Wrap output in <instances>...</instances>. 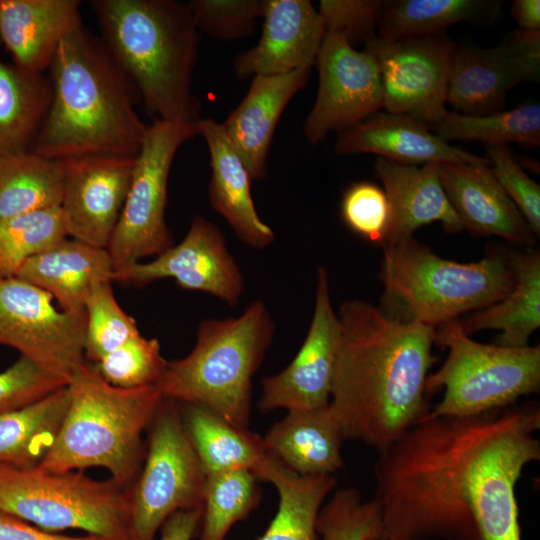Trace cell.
I'll return each instance as SVG.
<instances>
[{"label": "cell", "mask_w": 540, "mask_h": 540, "mask_svg": "<svg viewBox=\"0 0 540 540\" xmlns=\"http://www.w3.org/2000/svg\"><path fill=\"white\" fill-rule=\"evenodd\" d=\"M511 14L521 30L540 31L539 0H515Z\"/></svg>", "instance_id": "cell-48"}, {"label": "cell", "mask_w": 540, "mask_h": 540, "mask_svg": "<svg viewBox=\"0 0 540 540\" xmlns=\"http://www.w3.org/2000/svg\"><path fill=\"white\" fill-rule=\"evenodd\" d=\"M382 248L380 307L403 321L440 326L500 301L515 284L509 258L499 253L458 263L414 238Z\"/></svg>", "instance_id": "cell-7"}, {"label": "cell", "mask_w": 540, "mask_h": 540, "mask_svg": "<svg viewBox=\"0 0 540 540\" xmlns=\"http://www.w3.org/2000/svg\"><path fill=\"white\" fill-rule=\"evenodd\" d=\"M385 1L321 0L319 14L325 32L340 33L353 46L374 37Z\"/></svg>", "instance_id": "cell-45"}, {"label": "cell", "mask_w": 540, "mask_h": 540, "mask_svg": "<svg viewBox=\"0 0 540 540\" xmlns=\"http://www.w3.org/2000/svg\"><path fill=\"white\" fill-rule=\"evenodd\" d=\"M172 278L186 290L211 294L229 306L239 303L244 278L229 253L224 235L208 219L195 215L184 239L149 262H138L113 272L112 281L143 286Z\"/></svg>", "instance_id": "cell-16"}, {"label": "cell", "mask_w": 540, "mask_h": 540, "mask_svg": "<svg viewBox=\"0 0 540 540\" xmlns=\"http://www.w3.org/2000/svg\"><path fill=\"white\" fill-rule=\"evenodd\" d=\"M274 329L260 300L237 317L203 320L192 351L168 362L155 385L166 399L204 407L231 425L247 429L252 378Z\"/></svg>", "instance_id": "cell-6"}, {"label": "cell", "mask_w": 540, "mask_h": 540, "mask_svg": "<svg viewBox=\"0 0 540 540\" xmlns=\"http://www.w3.org/2000/svg\"><path fill=\"white\" fill-rule=\"evenodd\" d=\"M68 237L61 207L0 219V277L15 276L28 259Z\"/></svg>", "instance_id": "cell-36"}, {"label": "cell", "mask_w": 540, "mask_h": 540, "mask_svg": "<svg viewBox=\"0 0 540 540\" xmlns=\"http://www.w3.org/2000/svg\"><path fill=\"white\" fill-rule=\"evenodd\" d=\"M168 365L156 338L141 334L95 363L97 373L119 388L155 385Z\"/></svg>", "instance_id": "cell-40"}, {"label": "cell", "mask_w": 540, "mask_h": 540, "mask_svg": "<svg viewBox=\"0 0 540 540\" xmlns=\"http://www.w3.org/2000/svg\"><path fill=\"white\" fill-rule=\"evenodd\" d=\"M263 440L271 456L302 476L333 475L344 463L342 429L329 405L288 411Z\"/></svg>", "instance_id": "cell-26"}, {"label": "cell", "mask_w": 540, "mask_h": 540, "mask_svg": "<svg viewBox=\"0 0 540 540\" xmlns=\"http://www.w3.org/2000/svg\"><path fill=\"white\" fill-rule=\"evenodd\" d=\"M68 401L66 385L26 407L0 414V465L38 466L56 440Z\"/></svg>", "instance_id": "cell-33"}, {"label": "cell", "mask_w": 540, "mask_h": 540, "mask_svg": "<svg viewBox=\"0 0 540 540\" xmlns=\"http://www.w3.org/2000/svg\"><path fill=\"white\" fill-rule=\"evenodd\" d=\"M66 163L31 150L0 155V219L61 207Z\"/></svg>", "instance_id": "cell-31"}, {"label": "cell", "mask_w": 540, "mask_h": 540, "mask_svg": "<svg viewBox=\"0 0 540 540\" xmlns=\"http://www.w3.org/2000/svg\"><path fill=\"white\" fill-rule=\"evenodd\" d=\"M450 140L480 141L485 145L517 143L528 147L540 144V106L537 103L487 115H465L447 111L430 129Z\"/></svg>", "instance_id": "cell-35"}, {"label": "cell", "mask_w": 540, "mask_h": 540, "mask_svg": "<svg viewBox=\"0 0 540 540\" xmlns=\"http://www.w3.org/2000/svg\"><path fill=\"white\" fill-rule=\"evenodd\" d=\"M111 283L110 280L95 283L84 304V355L95 363L140 335L133 317L117 302Z\"/></svg>", "instance_id": "cell-38"}, {"label": "cell", "mask_w": 540, "mask_h": 540, "mask_svg": "<svg viewBox=\"0 0 540 540\" xmlns=\"http://www.w3.org/2000/svg\"><path fill=\"white\" fill-rule=\"evenodd\" d=\"M486 146V159L508 197L525 218L531 231L540 235V186L522 169L508 145Z\"/></svg>", "instance_id": "cell-43"}, {"label": "cell", "mask_w": 540, "mask_h": 540, "mask_svg": "<svg viewBox=\"0 0 540 540\" xmlns=\"http://www.w3.org/2000/svg\"><path fill=\"white\" fill-rule=\"evenodd\" d=\"M253 473L272 483L279 496L277 512L258 540H322L317 518L336 484L334 475L302 476L270 454Z\"/></svg>", "instance_id": "cell-29"}, {"label": "cell", "mask_w": 540, "mask_h": 540, "mask_svg": "<svg viewBox=\"0 0 540 540\" xmlns=\"http://www.w3.org/2000/svg\"><path fill=\"white\" fill-rule=\"evenodd\" d=\"M508 258L515 274L512 290L500 301L460 322L467 335L498 329L501 335L497 345L524 348L540 326V253L529 249L511 252Z\"/></svg>", "instance_id": "cell-28"}, {"label": "cell", "mask_w": 540, "mask_h": 540, "mask_svg": "<svg viewBox=\"0 0 540 540\" xmlns=\"http://www.w3.org/2000/svg\"><path fill=\"white\" fill-rule=\"evenodd\" d=\"M188 5L198 31L215 39L237 40L253 34L265 0H192Z\"/></svg>", "instance_id": "cell-41"}, {"label": "cell", "mask_w": 540, "mask_h": 540, "mask_svg": "<svg viewBox=\"0 0 540 540\" xmlns=\"http://www.w3.org/2000/svg\"><path fill=\"white\" fill-rule=\"evenodd\" d=\"M315 64L318 92L303 125L304 135L313 145L383 108L380 71L374 57L356 50L342 34L324 33Z\"/></svg>", "instance_id": "cell-14"}, {"label": "cell", "mask_w": 540, "mask_h": 540, "mask_svg": "<svg viewBox=\"0 0 540 540\" xmlns=\"http://www.w3.org/2000/svg\"><path fill=\"white\" fill-rule=\"evenodd\" d=\"M539 428L534 401L420 420L379 451L380 540H521L515 487Z\"/></svg>", "instance_id": "cell-1"}, {"label": "cell", "mask_w": 540, "mask_h": 540, "mask_svg": "<svg viewBox=\"0 0 540 540\" xmlns=\"http://www.w3.org/2000/svg\"><path fill=\"white\" fill-rule=\"evenodd\" d=\"M434 343L449 352L442 367L427 377L425 388L430 393L444 387L445 392L423 418L478 415L539 391V346L508 348L476 342L459 319L440 325Z\"/></svg>", "instance_id": "cell-9"}, {"label": "cell", "mask_w": 540, "mask_h": 540, "mask_svg": "<svg viewBox=\"0 0 540 540\" xmlns=\"http://www.w3.org/2000/svg\"><path fill=\"white\" fill-rule=\"evenodd\" d=\"M258 478L248 469L206 475L200 540H225L258 503Z\"/></svg>", "instance_id": "cell-37"}, {"label": "cell", "mask_w": 540, "mask_h": 540, "mask_svg": "<svg viewBox=\"0 0 540 540\" xmlns=\"http://www.w3.org/2000/svg\"><path fill=\"white\" fill-rule=\"evenodd\" d=\"M181 413L206 475L237 469L253 472L269 455L263 437L231 425L204 407L183 404Z\"/></svg>", "instance_id": "cell-30"}, {"label": "cell", "mask_w": 540, "mask_h": 540, "mask_svg": "<svg viewBox=\"0 0 540 540\" xmlns=\"http://www.w3.org/2000/svg\"><path fill=\"white\" fill-rule=\"evenodd\" d=\"M340 341L329 407L344 439L379 451L429 412L426 380L436 327L403 321L363 300L337 313Z\"/></svg>", "instance_id": "cell-2"}, {"label": "cell", "mask_w": 540, "mask_h": 540, "mask_svg": "<svg viewBox=\"0 0 540 540\" xmlns=\"http://www.w3.org/2000/svg\"><path fill=\"white\" fill-rule=\"evenodd\" d=\"M439 178L463 229L475 236H498L516 244L535 242L536 236L490 165L439 163Z\"/></svg>", "instance_id": "cell-20"}, {"label": "cell", "mask_w": 540, "mask_h": 540, "mask_svg": "<svg viewBox=\"0 0 540 540\" xmlns=\"http://www.w3.org/2000/svg\"><path fill=\"white\" fill-rule=\"evenodd\" d=\"M148 429L145 462L129 488V540H155L171 515L203 507L206 473L178 403L164 398Z\"/></svg>", "instance_id": "cell-10"}, {"label": "cell", "mask_w": 540, "mask_h": 540, "mask_svg": "<svg viewBox=\"0 0 540 540\" xmlns=\"http://www.w3.org/2000/svg\"><path fill=\"white\" fill-rule=\"evenodd\" d=\"M50 99L48 77L26 73L0 56V155L30 150Z\"/></svg>", "instance_id": "cell-34"}, {"label": "cell", "mask_w": 540, "mask_h": 540, "mask_svg": "<svg viewBox=\"0 0 540 540\" xmlns=\"http://www.w3.org/2000/svg\"><path fill=\"white\" fill-rule=\"evenodd\" d=\"M53 301L17 276L0 277V345L68 384L85 362L86 314L57 308Z\"/></svg>", "instance_id": "cell-12"}, {"label": "cell", "mask_w": 540, "mask_h": 540, "mask_svg": "<svg viewBox=\"0 0 540 540\" xmlns=\"http://www.w3.org/2000/svg\"><path fill=\"white\" fill-rule=\"evenodd\" d=\"M311 69L257 75L240 104L221 123L252 180L266 175V162L277 123L291 99L308 82Z\"/></svg>", "instance_id": "cell-22"}, {"label": "cell", "mask_w": 540, "mask_h": 540, "mask_svg": "<svg viewBox=\"0 0 540 540\" xmlns=\"http://www.w3.org/2000/svg\"><path fill=\"white\" fill-rule=\"evenodd\" d=\"M539 79L540 31L515 30L494 48L456 45L447 103L465 115L496 113L512 88Z\"/></svg>", "instance_id": "cell-15"}, {"label": "cell", "mask_w": 540, "mask_h": 540, "mask_svg": "<svg viewBox=\"0 0 540 540\" xmlns=\"http://www.w3.org/2000/svg\"><path fill=\"white\" fill-rule=\"evenodd\" d=\"M379 68L383 108L408 115L429 129L448 111V83L456 44L445 33L364 43Z\"/></svg>", "instance_id": "cell-13"}, {"label": "cell", "mask_w": 540, "mask_h": 540, "mask_svg": "<svg viewBox=\"0 0 540 540\" xmlns=\"http://www.w3.org/2000/svg\"><path fill=\"white\" fill-rule=\"evenodd\" d=\"M334 151L343 156L372 153L416 166L444 162L490 165L485 157L449 145L414 118L387 111H379L340 132Z\"/></svg>", "instance_id": "cell-21"}, {"label": "cell", "mask_w": 540, "mask_h": 540, "mask_svg": "<svg viewBox=\"0 0 540 540\" xmlns=\"http://www.w3.org/2000/svg\"><path fill=\"white\" fill-rule=\"evenodd\" d=\"M102 42L153 120L197 122L199 35L188 3L92 0Z\"/></svg>", "instance_id": "cell-4"}, {"label": "cell", "mask_w": 540, "mask_h": 540, "mask_svg": "<svg viewBox=\"0 0 540 540\" xmlns=\"http://www.w3.org/2000/svg\"><path fill=\"white\" fill-rule=\"evenodd\" d=\"M113 272L107 249L68 237L28 259L15 276L51 294L60 308L81 311L93 285L112 281Z\"/></svg>", "instance_id": "cell-27"}, {"label": "cell", "mask_w": 540, "mask_h": 540, "mask_svg": "<svg viewBox=\"0 0 540 540\" xmlns=\"http://www.w3.org/2000/svg\"><path fill=\"white\" fill-rule=\"evenodd\" d=\"M257 44L234 60L236 77L279 75L311 69L325 33L318 10L308 0H265Z\"/></svg>", "instance_id": "cell-19"}, {"label": "cell", "mask_w": 540, "mask_h": 540, "mask_svg": "<svg viewBox=\"0 0 540 540\" xmlns=\"http://www.w3.org/2000/svg\"><path fill=\"white\" fill-rule=\"evenodd\" d=\"M67 383L20 356L0 372V414L35 403Z\"/></svg>", "instance_id": "cell-44"}, {"label": "cell", "mask_w": 540, "mask_h": 540, "mask_svg": "<svg viewBox=\"0 0 540 540\" xmlns=\"http://www.w3.org/2000/svg\"><path fill=\"white\" fill-rule=\"evenodd\" d=\"M67 388L58 435L38 467L50 472L102 467L130 488L143 455V432L164 401L161 392L156 385L115 387L85 362Z\"/></svg>", "instance_id": "cell-5"}, {"label": "cell", "mask_w": 540, "mask_h": 540, "mask_svg": "<svg viewBox=\"0 0 540 540\" xmlns=\"http://www.w3.org/2000/svg\"><path fill=\"white\" fill-rule=\"evenodd\" d=\"M196 135V122L153 120L147 124L129 191L106 248L114 271L173 246L165 220L168 177L177 150Z\"/></svg>", "instance_id": "cell-11"}, {"label": "cell", "mask_w": 540, "mask_h": 540, "mask_svg": "<svg viewBox=\"0 0 540 540\" xmlns=\"http://www.w3.org/2000/svg\"><path fill=\"white\" fill-rule=\"evenodd\" d=\"M374 170L391 207L383 246L411 239L416 230L433 222L441 223L449 233L463 229L441 185L439 163L418 167L377 158Z\"/></svg>", "instance_id": "cell-23"}, {"label": "cell", "mask_w": 540, "mask_h": 540, "mask_svg": "<svg viewBox=\"0 0 540 540\" xmlns=\"http://www.w3.org/2000/svg\"><path fill=\"white\" fill-rule=\"evenodd\" d=\"M48 71L51 99L32 152L63 160L137 157L147 124L134 109L135 89L102 41L81 24L61 41Z\"/></svg>", "instance_id": "cell-3"}, {"label": "cell", "mask_w": 540, "mask_h": 540, "mask_svg": "<svg viewBox=\"0 0 540 540\" xmlns=\"http://www.w3.org/2000/svg\"><path fill=\"white\" fill-rule=\"evenodd\" d=\"M339 341L340 323L331 304L328 273L319 267L314 312L306 338L284 370L262 380L259 410L297 411L328 406Z\"/></svg>", "instance_id": "cell-17"}, {"label": "cell", "mask_w": 540, "mask_h": 540, "mask_svg": "<svg viewBox=\"0 0 540 540\" xmlns=\"http://www.w3.org/2000/svg\"><path fill=\"white\" fill-rule=\"evenodd\" d=\"M0 540H104L87 535L72 537L44 531L11 514L0 511Z\"/></svg>", "instance_id": "cell-46"}, {"label": "cell", "mask_w": 540, "mask_h": 540, "mask_svg": "<svg viewBox=\"0 0 540 540\" xmlns=\"http://www.w3.org/2000/svg\"><path fill=\"white\" fill-rule=\"evenodd\" d=\"M382 512L377 499L364 500L352 488L337 491L323 504L317 518L322 540H369L382 535Z\"/></svg>", "instance_id": "cell-39"}, {"label": "cell", "mask_w": 540, "mask_h": 540, "mask_svg": "<svg viewBox=\"0 0 540 540\" xmlns=\"http://www.w3.org/2000/svg\"><path fill=\"white\" fill-rule=\"evenodd\" d=\"M78 0H0V42L20 70H48L61 41L82 24Z\"/></svg>", "instance_id": "cell-24"}, {"label": "cell", "mask_w": 540, "mask_h": 540, "mask_svg": "<svg viewBox=\"0 0 540 540\" xmlns=\"http://www.w3.org/2000/svg\"><path fill=\"white\" fill-rule=\"evenodd\" d=\"M196 127L210 154L211 207L228 222L244 244L256 249L268 247L275 240V234L257 213L250 191L253 180L222 124L210 118L199 119Z\"/></svg>", "instance_id": "cell-25"}, {"label": "cell", "mask_w": 540, "mask_h": 540, "mask_svg": "<svg viewBox=\"0 0 540 540\" xmlns=\"http://www.w3.org/2000/svg\"><path fill=\"white\" fill-rule=\"evenodd\" d=\"M0 511L47 532L76 529L104 540H129V488L83 470L0 465Z\"/></svg>", "instance_id": "cell-8"}, {"label": "cell", "mask_w": 540, "mask_h": 540, "mask_svg": "<svg viewBox=\"0 0 540 540\" xmlns=\"http://www.w3.org/2000/svg\"><path fill=\"white\" fill-rule=\"evenodd\" d=\"M135 158L85 155L65 159L61 209L69 237L106 249L120 218Z\"/></svg>", "instance_id": "cell-18"}, {"label": "cell", "mask_w": 540, "mask_h": 540, "mask_svg": "<svg viewBox=\"0 0 540 540\" xmlns=\"http://www.w3.org/2000/svg\"><path fill=\"white\" fill-rule=\"evenodd\" d=\"M501 2L490 0H390L385 1L378 22L384 41L445 33L457 23L497 19Z\"/></svg>", "instance_id": "cell-32"}, {"label": "cell", "mask_w": 540, "mask_h": 540, "mask_svg": "<svg viewBox=\"0 0 540 540\" xmlns=\"http://www.w3.org/2000/svg\"><path fill=\"white\" fill-rule=\"evenodd\" d=\"M369 540H380V539H377V538H372V539H369Z\"/></svg>", "instance_id": "cell-49"}, {"label": "cell", "mask_w": 540, "mask_h": 540, "mask_svg": "<svg viewBox=\"0 0 540 540\" xmlns=\"http://www.w3.org/2000/svg\"><path fill=\"white\" fill-rule=\"evenodd\" d=\"M202 516L203 507L174 513L161 527L160 540H191L201 524Z\"/></svg>", "instance_id": "cell-47"}, {"label": "cell", "mask_w": 540, "mask_h": 540, "mask_svg": "<svg viewBox=\"0 0 540 540\" xmlns=\"http://www.w3.org/2000/svg\"><path fill=\"white\" fill-rule=\"evenodd\" d=\"M341 216L346 226L365 240L383 246L391 223V207L380 186L359 181L343 193Z\"/></svg>", "instance_id": "cell-42"}]
</instances>
